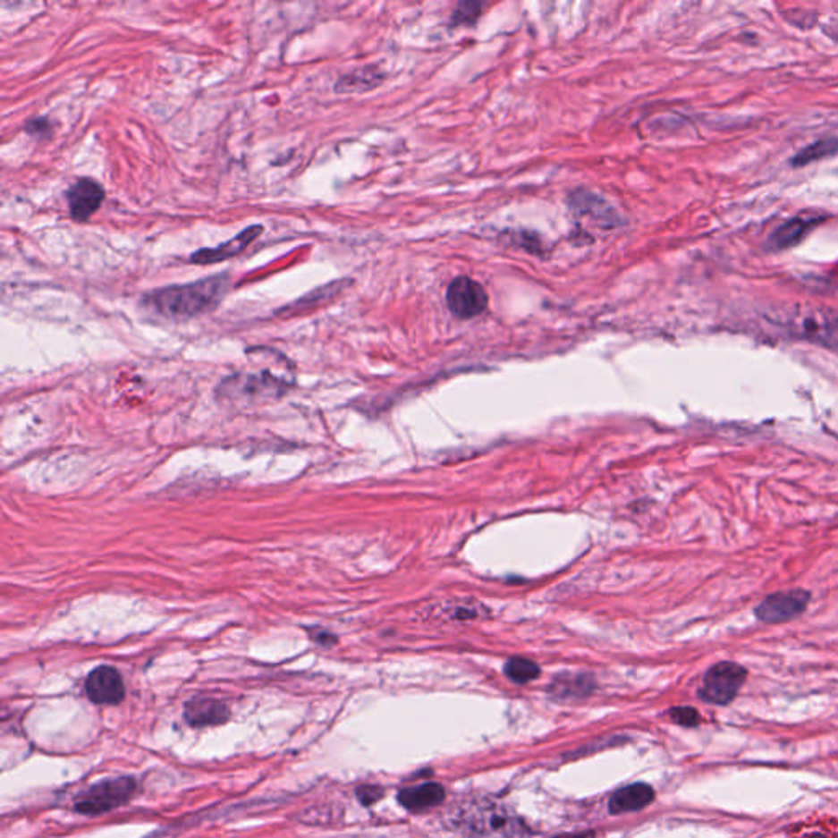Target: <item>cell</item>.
<instances>
[{
	"instance_id": "d4e9b609",
	"label": "cell",
	"mask_w": 838,
	"mask_h": 838,
	"mask_svg": "<svg viewBox=\"0 0 838 838\" xmlns=\"http://www.w3.org/2000/svg\"><path fill=\"white\" fill-rule=\"evenodd\" d=\"M559 838H562V837H559ZM570 838H593V835H591V834H588V835H579V837H570Z\"/></svg>"
},
{
	"instance_id": "3957f363",
	"label": "cell",
	"mask_w": 838,
	"mask_h": 838,
	"mask_svg": "<svg viewBox=\"0 0 838 838\" xmlns=\"http://www.w3.org/2000/svg\"><path fill=\"white\" fill-rule=\"evenodd\" d=\"M747 680V670L733 662H721L704 674L699 696L707 703L724 706L733 701Z\"/></svg>"
},
{
	"instance_id": "277c9868",
	"label": "cell",
	"mask_w": 838,
	"mask_h": 838,
	"mask_svg": "<svg viewBox=\"0 0 838 838\" xmlns=\"http://www.w3.org/2000/svg\"><path fill=\"white\" fill-rule=\"evenodd\" d=\"M809 603L810 593L806 589L778 591L765 597L760 605L755 607V617L766 624L788 622L802 614L806 607L809 606Z\"/></svg>"
},
{
	"instance_id": "52a82bcc",
	"label": "cell",
	"mask_w": 838,
	"mask_h": 838,
	"mask_svg": "<svg viewBox=\"0 0 838 838\" xmlns=\"http://www.w3.org/2000/svg\"><path fill=\"white\" fill-rule=\"evenodd\" d=\"M66 200L72 220L82 223L89 220L102 207L106 200V190L94 179L82 177L69 187Z\"/></svg>"
},
{
	"instance_id": "44dd1931",
	"label": "cell",
	"mask_w": 838,
	"mask_h": 838,
	"mask_svg": "<svg viewBox=\"0 0 838 838\" xmlns=\"http://www.w3.org/2000/svg\"><path fill=\"white\" fill-rule=\"evenodd\" d=\"M670 715L674 723L684 725V727H693L699 724V714L693 707H674L670 711Z\"/></svg>"
},
{
	"instance_id": "9a60e30c",
	"label": "cell",
	"mask_w": 838,
	"mask_h": 838,
	"mask_svg": "<svg viewBox=\"0 0 838 838\" xmlns=\"http://www.w3.org/2000/svg\"><path fill=\"white\" fill-rule=\"evenodd\" d=\"M384 80V74L377 68L367 66V68L356 69L349 74H344L343 78L336 82V92L339 94H352V92H367L372 90L377 86H380Z\"/></svg>"
},
{
	"instance_id": "2e32d148",
	"label": "cell",
	"mask_w": 838,
	"mask_h": 838,
	"mask_svg": "<svg viewBox=\"0 0 838 838\" xmlns=\"http://www.w3.org/2000/svg\"><path fill=\"white\" fill-rule=\"evenodd\" d=\"M837 153L838 138L830 136V138H824V140H819V141L812 143V145L808 146V148H804L802 151H800L798 155L791 159V165L800 167V165H810V163L819 161V159H824V157L835 156Z\"/></svg>"
},
{
	"instance_id": "6da1fadb",
	"label": "cell",
	"mask_w": 838,
	"mask_h": 838,
	"mask_svg": "<svg viewBox=\"0 0 838 838\" xmlns=\"http://www.w3.org/2000/svg\"><path fill=\"white\" fill-rule=\"evenodd\" d=\"M230 289V277L216 274L183 285H171L148 292L141 305L157 317L173 321H185L210 313L216 309Z\"/></svg>"
},
{
	"instance_id": "4fadbf2b",
	"label": "cell",
	"mask_w": 838,
	"mask_h": 838,
	"mask_svg": "<svg viewBox=\"0 0 838 838\" xmlns=\"http://www.w3.org/2000/svg\"><path fill=\"white\" fill-rule=\"evenodd\" d=\"M656 798V792L644 783L631 784L624 790L617 791L609 802V810L613 814H622V812H634V810L644 809Z\"/></svg>"
},
{
	"instance_id": "8992f818",
	"label": "cell",
	"mask_w": 838,
	"mask_h": 838,
	"mask_svg": "<svg viewBox=\"0 0 838 838\" xmlns=\"http://www.w3.org/2000/svg\"><path fill=\"white\" fill-rule=\"evenodd\" d=\"M86 691L92 703L116 706L125 699V683L114 666H97L87 676Z\"/></svg>"
},
{
	"instance_id": "7a4b0ae2",
	"label": "cell",
	"mask_w": 838,
	"mask_h": 838,
	"mask_svg": "<svg viewBox=\"0 0 838 838\" xmlns=\"http://www.w3.org/2000/svg\"><path fill=\"white\" fill-rule=\"evenodd\" d=\"M135 791V780L128 776L102 781L79 796L76 810L86 816H98L126 804Z\"/></svg>"
},
{
	"instance_id": "e0dca14e",
	"label": "cell",
	"mask_w": 838,
	"mask_h": 838,
	"mask_svg": "<svg viewBox=\"0 0 838 838\" xmlns=\"http://www.w3.org/2000/svg\"><path fill=\"white\" fill-rule=\"evenodd\" d=\"M337 285H339V282H337V284H333V285H325V287L313 290V292L307 293L305 297H301V299L297 300V301H293L292 305H287V307L280 309L277 313H279V315L287 313V317H289V313L290 315H297L300 311H305V309L318 307L319 303L326 301V300L331 299V297L336 293L339 289H334V287H337Z\"/></svg>"
},
{
	"instance_id": "30bf717a",
	"label": "cell",
	"mask_w": 838,
	"mask_h": 838,
	"mask_svg": "<svg viewBox=\"0 0 838 838\" xmlns=\"http://www.w3.org/2000/svg\"><path fill=\"white\" fill-rule=\"evenodd\" d=\"M230 709L226 704L213 698H193L183 707V717L192 727L222 725L230 719Z\"/></svg>"
},
{
	"instance_id": "d6986e66",
	"label": "cell",
	"mask_w": 838,
	"mask_h": 838,
	"mask_svg": "<svg viewBox=\"0 0 838 838\" xmlns=\"http://www.w3.org/2000/svg\"><path fill=\"white\" fill-rule=\"evenodd\" d=\"M591 686L593 683L587 681L585 676H577V678L570 676L567 680H555L552 684V690L557 696H573V694L585 696L591 690Z\"/></svg>"
},
{
	"instance_id": "7c38bea8",
	"label": "cell",
	"mask_w": 838,
	"mask_h": 838,
	"mask_svg": "<svg viewBox=\"0 0 838 838\" xmlns=\"http://www.w3.org/2000/svg\"><path fill=\"white\" fill-rule=\"evenodd\" d=\"M444 796H445V791L443 786L436 783H426V784L402 791L398 794V800L405 809L421 812V810L431 809L434 806L441 804Z\"/></svg>"
},
{
	"instance_id": "603a6c76",
	"label": "cell",
	"mask_w": 838,
	"mask_h": 838,
	"mask_svg": "<svg viewBox=\"0 0 838 838\" xmlns=\"http://www.w3.org/2000/svg\"><path fill=\"white\" fill-rule=\"evenodd\" d=\"M313 640H317L319 644L323 646H331V644H336V637L329 632H315L313 634Z\"/></svg>"
},
{
	"instance_id": "9c48e42d",
	"label": "cell",
	"mask_w": 838,
	"mask_h": 838,
	"mask_svg": "<svg viewBox=\"0 0 838 838\" xmlns=\"http://www.w3.org/2000/svg\"><path fill=\"white\" fill-rule=\"evenodd\" d=\"M262 233H264V226H260V224L248 226L246 230L238 233L230 241L223 242L216 248H203V250L193 252L190 256V262L199 264V266H208V264H218L223 260L232 259L234 256L241 254L250 244L256 241Z\"/></svg>"
},
{
	"instance_id": "7402d4cb",
	"label": "cell",
	"mask_w": 838,
	"mask_h": 838,
	"mask_svg": "<svg viewBox=\"0 0 838 838\" xmlns=\"http://www.w3.org/2000/svg\"><path fill=\"white\" fill-rule=\"evenodd\" d=\"M384 796V790L378 786H362L357 790V798L364 806H372Z\"/></svg>"
},
{
	"instance_id": "5b68a950",
	"label": "cell",
	"mask_w": 838,
	"mask_h": 838,
	"mask_svg": "<svg viewBox=\"0 0 838 838\" xmlns=\"http://www.w3.org/2000/svg\"><path fill=\"white\" fill-rule=\"evenodd\" d=\"M447 307L455 318L473 319L488 307V295L477 280L461 275L449 284Z\"/></svg>"
},
{
	"instance_id": "cb8c5ba5",
	"label": "cell",
	"mask_w": 838,
	"mask_h": 838,
	"mask_svg": "<svg viewBox=\"0 0 838 838\" xmlns=\"http://www.w3.org/2000/svg\"><path fill=\"white\" fill-rule=\"evenodd\" d=\"M808 838H827V837H825V835H820V834H814V835H810V837H808Z\"/></svg>"
},
{
	"instance_id": "8fae6325",
	"label": "cell",
	"mask_w": 838,
	"mask_h": 838,
	"mask_svg": "<svg viewBox=\"0 0 838 838\" xmlns=\"http://www.w3.org/2000/svg\"><path fill=\"white\" fill-rule=\"evenodd\" d=\"M277 388H284V386H280L279 380L264 374V376L232 377L224 384H222L220 390H222L224 396H232L236 392H240L241 395H258L264 398V396L277 395Z\"/></svg>"
},
{
	"instance_id": "ac0fdd59",
	"label": "cell",
	"mask_w": 838,
	"mask_h": 838,
	"mask_svg": "<svg viewBox=\"0 0 838 838\" xmlns=\"http://www.w3.org/2000/svg\"><path fill=\"white\" fill-rule=\"evenodd\" d=\"M504 674L514 683H529L539 676L540 668L528 658H511L504 665Z\"/></svg>"
},
{
	"instance_id": "ffe728a7",
	"label": "cell",
	"mask_w": 838,
	"mask_h": 838,
	"mask_svg": "<svg viewBox=\"0 0 838 838\" xmlns=\"http://www.w3.org/2000/svg\"><path fill=\"white\" fill-rule=\"evenodd\" d=\"M25 131L29 133L30 136L37 138V140H45L51 135L53 131V123L49 122L48 118L41 116V118H35V120H30L29 123L25 125Z\"/></svg>"
},
{
	"instance_id": "ba28073f",
	"label": "cell",
	"mask_w": 838,
	"mask_h": 838,
	"mask_svg": "<svg viewBox=\"0 0 838 838\" xmlns=\"http://www.w3.org/2000/svg\"><path fill=\"white\" fill-rule=\"evenodd\" d=\"M459 824L467 834L493 835L510 829V817L504 810L495 806L477 804L475 808H463L459 814Z\"/></svg>"
},
{
	"instance_id": "5bb4252c",
	"label": "cell",
	"mask_w": 838,
	"mask_h": 838,
	"mask_svg": "<svg viewBox=\"0 0 838 838\" xmlns=\"http://www.w3.org/2000/svg\"><path fill=\"white\" fill-rule=\"evenodd\" d=\"M816 222L817 220H814V218H809V220L792 218L790 222L781 224L780 228L771 234L770 240L766 242V248L771 251L788 250L791 246L798 244L808 234L810 228L816 224Z\"/></svg>"
}]
</instances>
